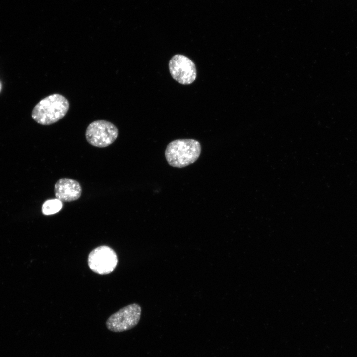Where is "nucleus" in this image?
<instances>
[{
	"instance_id": "nucleus-1",
	"label": "nucleus",
	"mask_w": 357,
	"mask_h": 357,
	"mask_svg": "<svg viewBox=\"0 0 357 357\" xmlns=\"http://www.w3.org/2000/svg\"><path fill=\"white\" fill-rule=\"evenodd\" d=\"M69 108V101L64 96L53 94L42 99L35 106L31 117L37 123L49 125L63 118Z\"/></svg>"
},
{
	"instance_id": "nucleus-2",
	"label": "nucleus",
	"mask_w": 357,
	"mask_h": 357,
	"mask_svg": "<svg viewBox=\"0 0 357 357\" xmlns=\"http://www.w3.org/2000/svg\"><path fill=\"white\" fill-rule=\"evenodd\" d=\"M201 151V146L198 141L193 139H181L169 143L165 155L170 165L183 168L195 162L198 159Z\"/></svg>"
},
{
	"instance_id": "nucleus-3",
	"label": "nucleus",
	"mask_w": 357,
	"mask_h": 357,
	"mask_svg": "<svg viewBox=\"0 0 357 357\" xmlns=\"http://www.w3.org/2000/svg\"><path fill=\"white\" fill-rule=\"evenodd\" d=\"M142 309L137 303L128 305L109 317L106 326L110 331L122 332L135 327L139 323Z\"/></svg>"
},
{
	"instance_id": "nucleus-4",
	"label": "nucleus",
	"mask_w": 357,
	"mask_h": 357,
	"mask_svg": "<svg viewBox=\"0 0 357 357\" xmlns=\"http://www.w3.org/2000/svg\"><path fill=\"white\" fill-rule=\"evenodd\" d=\"M118 136V129L112 123L98 120L93 121L88 126L85 137L91 145L99 147H106L112 144Z\"/></svg>"
},
{
	"instance_id": "nucleus-5",
	"label": "nucleus",
	"mask_w": 357,
	"mask_h": 357,
	"mask_svg": "<svg viewBox=\"0 0 357 357\" xmlns=\"http://www.w3.org/2000/svg\"><path fill=\"white\" fill-rule=\"evenodd\" d=\"M117 264V255L115 251L108 246L101 245L94 248L88 256L89 268L100 275L111 273Z\"/></svg>"
},
{
	"instance_id": "nucleus-6",
	"label": "nucleus",
	"mask_w": 357,
	"mask_h": 357,
	"mask_svg": "<svg viewBox=\"0 0 357 357\" xmlns=\"http://www.w3.org/2000/svg\"><path fill=\"white\" fill-rule=\"evenodd\" d=\"M170 73L176 81L183 85L193 83L197 76L194 63L186 56L176 54L169 62Z\"/></svg>"
},
{
	"instance_id": "nucleus-7",
	"label": "nucleus",
	"mask_w": 357,
	"mask_h": 357,
	"mask_svg": "<svg viewBox=\"0 0 357 357\" xmlns=\"http://www.w3.org/2000/svg\"><path fill=\"white\" fill-rule=\"evenodd\" d=\"M56 198L62 202H71L78 199L82 193V188L76 180L70 178H61L56 183L54 187Z\"/></svg>"
},
{
	"instance_id": "nucleus-8",
	"label": "nucleus",
	"mask_w": 357,
	"mask_h": 357,
	"mask_svg": "<svg viewBox=\"0 0 357 357\" xmlns=\"http://www.w3.org/2000/svg\"><path fill=\"white\" fill-rule=\"evenodd\" d=\"M62 202L55 198L46 201L42 207V212L44 215L54 214L59 212L62 208Z\"/></svg>"
},
{
	"instance_id": "nucleus-9",
	"label": "nucleus",
	"mask_w": 357,
	"mask_h": 357,
	"mask_svg": "<svg viewBox=\"0 0 357 357\" xmlns=\"http://www.w3.org/2000/svg\"><path fill=\"white\" fill-rule=\"evenodd\" d=\"M0 89H1V85H0Z\"/></svg>"
}]
</instances>
